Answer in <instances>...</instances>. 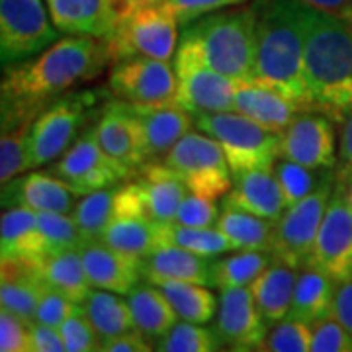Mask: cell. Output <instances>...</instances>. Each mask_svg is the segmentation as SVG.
Instances as JSON below:
<instances>
[{"mask_svg": "<svg viewBox=\"0 0 352 352\" xmlns=\"http://www.w3.org/2000/svg\"><path fill=\"white\" fill-rule=\"evenodd\" d=\"M108 63L112 61L104 39L65 36L36 57L4 67L0 82L2 127L36 120L47 104L94 80Z\"/></svg>", "mask_w": 352, "mask_h": 352, "instance_id": "cell-1", "label": "cell"}, {"mask_svg": "<svg viewBox=\"0 0 352 352\" xmlns=\"http://www.w3.org/2000/svg\"><path fill=\"white\" fill-rule=\"evenodd\" d=\"M254 85L274 88L311 110L305 80V0H256Z\"/></svg>", "mask_w": 352, "mask_h": 352, "instance_id": "cell-2", "label": "cell"}, {"mask_svg": "<svg viewBox=\"0 0 352 352\" xmlns=\"http://www.w3.org/2000/svg\"><path fill=\"white\" fill-rule=\"evenodd\" d=\"M305 80L311 110L337 124L352 113V28L311 4L305 6Z\"/></svg>", "mask_w": 352, "mask_h": 352, "instance_id": "cell-3", "label": "cell"}, {"mask_svg": "<svg viewBox=\"0 0 352 352\" xmlns=\"http://www.w3.org/2000/svg\"><path fill=\"white\" fill-rule=\"evenodd\" d=\"M180 39L200 51L204 61L239 82H254L256 12L251 6H231L206 14L182 28Z\"/></svg>", "mask_w": 352, "mask_h": 352, "instance_id": "cell-4", "label": "cell"}, {"mask_svg": "<svg viewBox=\"0 0 352 352\" xmlns=\"http://www.w3.org/2000/svg\"><path fill=\"white\" fill-rule=\"evenodd\" d=\"M194 126L221 145L233 175L274 168L282 157V131L235 112L194 113Z\"/></svg>", "mask_w": 352, "mask_h": 352, "instance_id": "cell-5", "label": "cell"}, {"mask_svg": "<svg viewBox=\"0 0 352 352\" xmlns=\"http://www.w3.org/2000/svg\"><path fill=\"white\" fill-rule=\"evenodd\" d=\"M173 65L176 73L175 104L180 108L192 116L235 110V94L245 82L215 71L192 43L178 41Z\"/></svg>", "mask_w": 352, "mask_h": 352, "instance_id": "cell-6", "label": "cell"}, {"mask_svg": "<svg viewBox=\"0 0 352 352\" xmlns=\"http://www.w3.org/2000/svg\"><path fill=\"white\" fill-rule=\"evenodd\" d=\"M178 20L170 8L161 2L118 22L104 36L110 61L129 57H155L170 61L178 47Z\"/></svg>", "mask_w": 352, "mask_h": 352, "instance_id": "cell-7", "label": "cell"}, {"mask_svg": "<svg viewBox=\"0 0 352 352\" xmlns=\"http://www.w3.org/2000/svg\"><path fill=\"white\" fill-rule=\"evenodd\" d=\"M163 161L192 194L217 200L233 186V170L221 145L200 129L188 131Z\"/></svg>", "mask_w": 352, "mask_h": 352, "instance_id": "cell-8", "label": "cell"}, {"mask_svg": "<svg viewBox=\"0 0 352 352\" xmlns=\"http://www.w3.org/2000/svg\"><path fill=\"white\" fill-rule=\"evenodd\" d=\"M92 108L94 94L78 90L59 96L36 116L30 131L32 170L57 161L71 147V143H75L76 138L87 129Z\"/></svg>", "mask_w": 352, "mask_h": 352, "instance_id": "cell-9", "label": "cell"}, {"mask_svg": "<svg viewBox=\"0 0 352 352\" xmlns=\"http://www.w3.org/2000/svg\"><path fill=\"white\" fill-rule=\"evenodd\" d=\"M45 0H0V61L22 63L59 39Z\"/></svg>", "mask_w": 352, "mask_h": 352, "instance_id": "cell-10", "label": "cell"}, {"mask_svg": "<svg viewBox=\"0 0 352 352\" xmlns=\"http://www.w3.org/2000/svg\"><path fill=\"white\" fill-rule=\"evenodd\" d=\"M335 184L337 180L321 186L303 200L288 206L278 217L272 237V254L278 261L298 270L307 266Z\"/></svg>", "mask_w": 352, "mask_h": 352, "instance_id": "cell-11", "label": "cell"}, {"mask_svg": "<svg viewBox=\"0 0 352 352\" xmlns=\"http://www.w3.org/2000/svg\"><path fill=\"white\" fill-rule=\"evenodd\" d=\"M307 264L325 272L337 284L352 280V208L344 182L339 178Z\"/></svg>", "mask_w": 352, "mask_h": 352, "instance_id": "cell-12", "label": "cell"}, {"mask_svg": "<svg viewBox=\"0 0 352 352\" xmlns=\"http://www.w3.org/2000/svg\"><path fill=\"white\" fill-rule=\"evenodd\" d=\"M50 173L65 180L76 196L108 188L127 175L100 147L94 127H87L67 151L55 161Z\"/></svg>", "mask_w": 352, "mask_h": 352, "instance_id": "cell-13", "label": "cell"}, {"mask_svg": "<svg viewBox=\"0 0 352 352\" xmlns=\"http://www.w3.org/2000/svg\"><path fill=\"white\" fill-rule=\"evenodd\" d=\"M108 87L118 100L131 104L175 102L176 73L170 61L155 57H129L112 63Z\"/></svg>", "mask_w": 352, "mask_h": 352, "instance_id": "cell-14", "label": "cell"}, {"mask_svg": "<svg viewBox=\"0 0 352 352\" xmlns=\"http://www.w3.org/2000/svg\"><path fill=\"white\" fill-rule=\"evenodd\" d=\"M335 120L317 110H302L282 131V157L311 168H333L337 164Z\"/></svg>", "mask_w": 352, "mask_h": 352, "instance_id": "cell-15", "label": "cell"}, {"mask_svg": "<svg viewBox=\"0 0 352 352\" xmlns=\"http://www.w3.org/2000/svg\"><path fill=\"white\" fill-rule=\"evenodd\" d=\"M214 329L221 342L233 351H258L270 331L249 286L219 289Z\"/></svg>", "mask_w": 352, "mask_h": 352, "instance_id": "cell-16", "label": "cell"}, {"mask_svg": "<svg viewBox=\"0 0 352 352\" xmlns=\"http://www.w3.org/2000/svg\"><path fill=\"white\" fill-rule=\"evenodd\" d=\"M94 131L102 149L127 176L138 175L147 163L141 127L124 100L116 98L104 108Z\"/></svg>", "mask_w": 352, "mask_h": 352, "instance_id": "cell-17", "label": "cell"}, {"mask_svg": "<svg viewBox=\"0 0 352 352\" xmlns=\"http://www.w3.org/2000/svg\"><path fill=\"white\" fill-rule=\"evenodd\" d=\"M126 106L129 108V112L135 116L141 127L147 163L164 159V155L188 133L190 127L194 126V116L175 102H168V104L126 102Z\"/></svg>", "mask_w": 352, "mask_h": 352, "instance_id": "cell-18", "label": "cell"}, {"mask_svg": "<svg viewBox=\"0 0 352 352\" xmlns=\"http://www.w3.org/2000/svg\"><path fill=\"white\" fill-rule=\"evenodd\" d=\"M78 198L65 180L47 173H24L2 186L4 210L20 206L34 212L73 214Z\"/></svg>", "mask_w": 352, "mask_h": 352, "instance_id": "cell-19", "label": "cell"}, {"mask_svg": "<svg viewBox=\"0 0 352 352\" xmlns=\"http://www.w3.org/2000/svg\"><path fill=\"white\" fill-rule=\"evenodd\" d=\"M88 280L94 288L127 296L143 280L141 258L113 249L104 241H88L80 247Z\"/></svg>", "mask_w": 352, "mask_h": 352, "instance_id": "cell-20", "label": "cell"}, {"mask_svg": "<svg viewBox=\"0 0 352 352\" xmlns=\"http://www.w3.org/2000/svg\"><path fill=\"white\" fill-rule=\"evenodd\" d=\"M221 204V208H237L274 221L286 210L284 192L274 168H256L233 175V186Z\"/></svg>", "mask_w": 352, "mask_h": 352, "instance_id": "cell-21", "label": "cell"}, {"mask_svg": "<svg viewBox=\"0 0 352 352\" xmlns=\"http://www.w3.org/2000/svg\"><path fill=\"white\" fill-rule=\"evenodd\" d=\"M38 212L30 208H6L0 221V261L39 266L45 261Z\"/></svg>", "mask_w": 352, "mask_h": 352, "instance_id": "cell-22", "label": "cell"}, {"mask_svg": "<svg viewBox=\"0 0 352 352\" xmlns=\"http://www.w3.org/2000/svg\"><path fill=\"white\" fill-rule=\"evenodd\" d=\"M214 261L186 251L176 245H163L145 258H141L143 280L155 286L168 280H184L201 286H214Z\"/></svg>", "mask_w": 352, "mask_h": 352, "instance_id": "cell-23", "label": "cell"}, {"mask_svg": "<svg viewBox=\"0 0 352 352\" xmlns=\"http://www.w3.org/2000/svg\"><path fill=\"white\" fill-rule=\"evenodd\" d=\"M138 184L147 215L155 221H175L180 201L190 192L164 161H149L143 164L138 170Z\"/></svg>", "mask_w": 352, "mask_h": 352, "instance_id": "cell-24", "label": "cell"}, {"mask_svg": "<svg viewBox=\"0 0 352 352\" xmlns=\"http://www.w3.org/2000/svg\"><path fill=\"white\" fill-rule=\"evenodd\" d=\"M47 284L41 278L39 266L2 263L0 268V305L28 323L36 321V309Z\"/></svg>", "mask_w": 352, "mask_h": 352, "instance_id": "cell-25", "label": "cell"}, {"mask_svg": "<svg viewBox=\"0 0 352 352\" xmlns=\"http://www.w3.org/2000/svg\"><path fill=\"white\" fill-rule=\"evenodd\" d=\"M298 274H300L298 268L274 258L263 274L249 286L254 303L263 314L268 327H274L276 323L288 317Z\"/></svg>", "mask_w": 352, "mask_h": 352, "instance_id": "cell-26", "label": "cell"}, {"mask_svg": "<svg viewBox=\"0 0 352 352\" xmlns=\"http://www.w3.org/2000/svg\"><path fill=\"white\" fill-rule=\"evenodd\" d=\"M235 112L251 118L263 126L284 131L302 112V108L274 88L245 82L235 94Z\"/></svg>", "mask_w": 352, "mask_h": 352, "instance_id": "cell-27", "label": "cell"}, {"mask_svg": "<svg viewBox=\"0 0 352 352\" xmlns=\"http://www.w3.org/2000/svg\"><path fill=\"white\" fill-rule=\"evenodd\" d=\"M337 282L314 266L300 268L288 317L315 325L333 315Z\"/></svg>", "mask_w": 352, "mask_h": 352, "instance_id": "cell-28", "label": "cell"}, {"mask_svg": "<svg viewBox=\"0 0 352 352\" xmlns=\"http://www.w3.org/2000/svg\"><path fill=\"white\" fill-rule=\"evenodd\" d=\"M126 298L135 319V327L151 340L164 337L180 319L163 289L151 282H139Z\"/></svg>", "mask_w": 352, "mask_h": 352, "instance_id": "cell-29", "label": "cell"}, {"mask_svg": "<svg viewBox=\"0 0 352 352\" xmlns=\"http://www.w3.org/2000/svg\"><path fill=\"white\" fill-rule=\"evenodd\" d=\"M100 241L113 249L145 258L147 254L163 247L161 221H155L149 215H118Z\"/></svg>", "mask_w": 352, "mask_h": 352, "instance_id": "cell-30", "label": "cell"}, {"mask_svg": "<svg viewBox=\"0 0 352 352\" xmlns=\"http://www.w3.org/2000/svg\"><path fill=\"white\" fill-rule=\"evenodd\" d=\"M53 24L67 36H106L104 0H45Z\"/></svg>", "mask_w": 352, "mask_h": 352, "instance_id": "cell-31", "label": "cell"}, {"mask_svg": "<svg viewBox=\"0 0 352 352\" xmlns=\"http://www.w3.org/2000/svg\"><path fill=\"white\" fill-rule=\"evenodd\" d=\"M274 219L249 214L237 208H221L215 227L226 233L235 251H272Z\"/></svg>", "mask_w": 352, "mask_h": 352, "instance_id": "cell-32", "label": "cell"}, {"mask_svg": "<svg viewBox=\"0 0 352 352\" xmlns=\"http://www.w3.org/2000/svg\"><path fill=\"white\" fill-rule=\"evenodd\" d=\"M41 278L47 288L55 289L76 303H85L94 286L88 280L80 249L57 252L47 256L41 264Z\"/></svg>", "mask_w": 352, "mask_h": 352, "instance_id": "cell-33", "label": "cell"}, {"mask_svg": "<svg viewBox=\"0 0 352 352\" xmlns=\"http://www.w3.org/2000/svg\"><path fill=\"white\" fill-rule=\"evenodd\" d=\"M120 296L122 294H116L110 289L94 288L85 302L87 314L100 337V342H106L122 333L135 329V319L127 303V298H120Z\"/></svg>", "mask_w": 352, "mask_h": 352, "instance_id": "cell-34", "label": "cell"}, {"mask_svg": "<svg viewBox=\"0 0 352 352\" xmlns=\"http://www.w3.org/2000/svg\"><path fill=\"white\" fill-rule=\"evenodd\" d=\"M118 194H120V182L113 186H108V188L90 192L76 201L73 217H75L85 243L100 241L108 226L116 219V215H118Z\"/></svg>", "mask_w": 352, "mask_h": 352, "instance_id": "cell-35", "label": "cell"}, {"mask_svg": "<svg viewBox=\"0 0 352 352\" xmlns=\"http://www.w3.org/2000/svg\"><path fill=\"white\" fill-rule=\"evenodd\" d=\"M159 288L163 289L168 302L173 303L180 319L204 325L215 319L219 300L212 289H208V286L184 280H168L159 284Z\"/></svg>", "mask_w": 352, "mask_h": 352, "instance_id": "cell-36", "label": "cell"}, {"mask_svg": "<svg viewBox=\"0 0 352 352\" xmlns=\"http://www.w3.org/2000/svg\"><path fill=\"white\" fill-rule=\"evenodd\" d=\"M161 239L163 245H176L208 258L235 251V245L217 227H190L176 221H161Z\"/></svg>", "mask_w": 352, "mask_h": 352, "instance_id": "cell-37", "label": "cell"}, {"mask_svg": "<svg viewBox=\"0 0 352 352\" xmlns=\"http://www.w3.org/2000/svg\"><path fill=\"white\" fill-rule=\"evenodd\" d=\"M276 256L272 251H237L214 261V286L217 289L251 286Z\"/></svg>", "mask_w": 352, "mask_h": 352, "instance_id": "cell-38", "label": "cell"}, {"mask_svg": "<svg viewBox=\"0 0 352 352\" xmlns=\"http://www.w3.org/2000/svg\"><path fill=\"white\" fill-rule=\"evenodd\" d=\"M274 175L284 192L286 208L337 180V173H333V168H311L284 157H280L274 164Z\"/></svg>", "mask_w": 352, "mask_h": 352, "instance_id": "cell-39", "label": "cell"}, {"mask_svg": "<svg viewBox=\"0 0 352 352\" xmlns=\"http://www.w3.org/2000/svg\"><path fill=\"white\" fill-rule=\"evenodd\" d=\"M34 120H25L16 126L2 127L0 138V182L2 186L16 176L32 170V153H30V131Z\"/></svg>", "mask_w": 352, "mask_h": 352, "instance_id": "cell-40", "label": "cell"}, {"mask_svg": "<svg viewBox=\"0 0 352 352\" xmlns=\"http://www.w3.org/2000/svg\"><path fill=\"white\" fill-rule=\"evenodd\" d=\"M155 351L161 352H215L223 349L217 331L180 319L164 337L155 340Z\"/></svg>", "mask_w": 352, "mask_h": 352, "instance_id": "cell-41", "label": "cell"}, {"mask_svg": "<svg viewBox=\"0 0 352 352\" xmlns=\"http://www.w3.org/2000/svg\"><path fill=\"white\" fill-rule=\"evenodd\" d=\"M38 227L43 237L45 256L71 251V249H80L85 245V239L78 231L73 214L38 212Z\"/></svg>", "mask_w": 352, "mask_h": 352, "instance_id": "cell-42", "label": "cell"}, {"mask_svg": "<svg viewBox=\"0 0 352 352\" xmlns=\"http://www.w3.org/2000/svg\"><path fill=\"white\" fill-rule=\"evenodd\" d=\"M314 325L286 317L270 327L258 351L268 352H307L311 351Z\"/></svg>", "mask_w": 352, "mask_h": 352, "instance_id": "cell-43", "label": "cell"}, {"mask_svg": "<svg viewBox=\"0 0 352 352\" xmlns=\"http://www.w3.org/2000/svg\"><path fill=\"white\" fill-rule=\"evenodd\" d=\"M67 352H94L100 351V337L87 314L85 303H76L75 311L59 327Z\"/></svg>", "mask_w": 352, "mask_h": 352, "instance_id": "cell-44", "label": "cell"}, {"mask_svg": "<svg viewBox=\"0 0 352 352\" xmlns=\"http://www.w3.org/2000/svg\"><path fill=\"white\" fill-rule=\"evenodd\" d=\"M219 214H221V210L215 204V200L188 192L186 198L180 201V206L176 210L175 221L190 227H215Z\"/></svg>", "mask_w": 352, "mask_h": 352, "instance_id": "cell-45", "label": "cell"}, {"mask_svg": "<svg viewBox=\"0 0 352 352\" xmlns=\"http://www.w3.org/2000/svg\"><path fill=\"white\" fill-rule=\"evenodd\" d=\"M314 352H352V335L335 315L314 325Z\"/></svg>", "mask_w": 352, "mask_h": 352, "instance_id": "cell-46", "label": "cell"}, {"mask_svg": "<svg viewBox=\"0 0 352 352\" xmlns=\"http://www.w3.org/2000/svg\"><path fill=\"white\" fill-rule=\"evenodd\" d=\"M30 325L6 307H0V351L30 352Z\"/></svg>", "mask_w": 352, "mask_h": 352, "instance_id": "cell-47", "label": "cell"}, {"mask_svg": "<svg viewBox=\"0 0 352 352\" xmlns=\"http://www.w3.org/2000/svg\"><path fill=\"white\" fill-rule=\"evenodd\" d=\"M247 0H164V4L175 14L180 28L188 25L190 22L198 20L206 14L217 12L223 8L239 6L245 4Z\"/></svg>", "mask_w": 352, "mask_h": 352, "instance_id": "cell-48", "label": "cell"}, {"mask_svg": "<svg viewBox=\"0 0 352 352\" xmlns=\"http://www.w3.org/2000/svg\"><path fill=\"white\" fill-rule=\"evenodd\" d=\"M76 302L69 300L67 296L47 288L43 298L39 300L38 309H36V321L50 325V327L59 329L65 321L69 319V315L75 311Z\"/></svg>", "mask_w": 352, "mask_h": 352, "instance_id": "cell-49", "label": "cell"}, {"mask_svg": "<svg viewBox=\"0 0 352 352\" xmlns=\"http://www.w3.org/2000/svg\"><path fill=\"white\" fill-rule=\"evenodd\" d=\"M30 352H67L61 331L34 321L30 325Z\"/></svg>", "mask_w": 352, "mask_h": 352, "instance_id": "cell-50", "label": "cell"}, {"mask_svg": "<svg viewBox=\"0 0 352 352\" xmlns=\"http://www.w3.org/2000/svg\"><path fill=\"white\" fill-rule=\"evenodd\" d=\"M102 352H149L155 351V346L151 344V339L141 333L138 327L122 333L113 339L106 340L100 344Z\"/></svg>", "mask_w": 352, "mask_h": 352, "instance_id": "cell-51", "label": "cell"}, {"mask_svg": "<svg viewBox=\"0 0 352 352\" xmlns=\"http://www.w3.org/2000/svg\"><path fill=\"white\" fill-rule=\"evenodd\" d=\"M164 0H104L106 6V34L113 25L129 18L131 14L139 12L143 8H149L155 4H161Z\"/></svg>", "mask_w": 352, "mask_h": 352, "instance_id": "cell-52", "label": "cell"}, {"mask_svg": "<svg viewBox=\"0 0 352 352\" xmlns=\"http://www.w3.org/2000/svg\"><path fill=\"white\" fill-rule=\"evenodd\" d=\"M337 178H352V113L340 122L339 159H337Z\"/></svg>", "mask_w": 352, "mask_h": 352, "instance_id": "cell-53", "label": "cell"}, {"mask_svg": "<svg viewBox=\"0 0 352 352\" xmlns=\"http://www.w3.org/2000/svg\"><path fill=\"white\" fill-rule=\"evenodd\" d=\"M333 315L344 325V329L352 335V280L337 284Z\"/></svg>", "mask_w": 352, "mask_h": 352, "instance_id": "cell-54", "label": "cell"}, {"mask_svg": "<svg viewBox=\"0 0 352 352\" xmlns=\"http://www.w3.org/2000/svg\"><path fill=\"white\" fill-rule=\"evenodd\" d=\"M305 2L311 4V6H317V8H323V10L337 14H339L342 8H346L349 4H352V0H305Z\"/></svg>", "mask_w": 352, "mask_h": 352, "instance_id": "cell-55", "label": "cell"}, {"mask_svg": "<svg viewBox=\"0 0 352 352\" xmlns=\"http://www.w3.org/2000/svg\"><path fill=\"white\" fill-rule=\"evenodd\" d=\"M339 16H342V18L346 20V24L352 28V4H349L346 8H342V10L339 12Z\"/></svg>", "mask_w": 352, "mask_h": 352, "instance_id": "cell-56", "label": "cell"}, {"mask_svg": "<svg viewBox=\"0 0 352 352\" xmlns=\"http://www.w3.org/2000/svg\"><path fill=\"white\" fill-rule=\"evenodd\" d=\"M342 182H344V188H346V198H349V201H351V208H352V178H349V180H342Z\"/></svg>", "mask_w": 352, "mask_h": 352, "instance_id": "cell-57", "label": "cell"}]
</instances>
